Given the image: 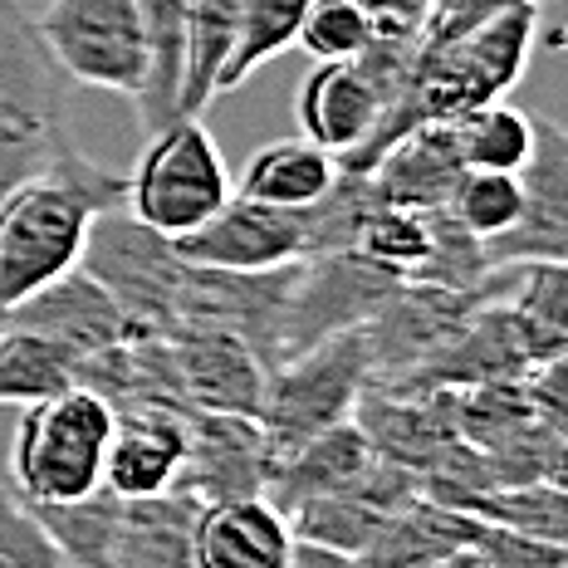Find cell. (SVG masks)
<instances>
[{
    "mask_svg": "<svg viewBox=\"0 0 568 568\" xmlns=\"http://www.w3.org/2000/svg\"><path fill=\"white\" fill-rule=\"evenodd\" d=\"M128 176L64 148L50 168L0 201V324L34 290L79 270L89 226L103 211L123 206Z\"/></svg>",
    "mask_w": 568,
    "mask_h": 568,
    "instance_id": "obj_1",
    "label": "cell"
},
{
    "mask_svg": "<svg viewBox=\"0 0 568 568\" xmlns=\"http://www.w3.org/2000/svg\"><path fill=\"white\" fill-rule=\"evenodd\" d=\"M69 79L44 50L34 16L0 0V201L50 168L69 138Z\"/></svg>",
    "mask_w": 568,
    "mask_h": 568,
    "instance_id": "obj_2",
    "label": "cell"
},
{
    "mask_svg": "<svg viewBox=\"0 0 568 568\" xmlns=\"http://www.w3.org/2000/svg\"><path fill=\"white\" fill-rule=\"evenodd\" d=\"M113 407L93 387H64L26 407L10 436V490L30 505H59L103 485Z\"/></svg>",
    "mask_w": 568,
    "mask_h": 568,
    "instance_id": "obj_3",
    "label": "cell"
},
{
    "mask_svg": "<svg viewBox=\"0 0 568 568\" xmlns=\"http://www.w3.org/2000/svg\"><path fill=\"white\" fill-rule=\"evenodd\" d=\"M123 176V211L168 241L196 231L231 196L226 158L201 118H172L168 128H158L142 148L138 168Z\"/></svg>",
    "mask_w": 568,
    "mask_h": 568,
    "instance_id": "obj_4",
    "label": "cell"
},
{
    "mask_svg": "<svg viewBox=\"0 0 568 568\" xmlns=\"http://www.w3.org/2000/svg\"><path fill=\"white\" fill-rule=\"evenodd\" d=\"M363 387H368V343L363 328L334 334L314 348L284 358L275 373L265 377V397H260V432H265L270 452L290 456L310 436L328 432L338 422H353Z\"/></svg>",
    "mask_w": 568,
    "mask_h": 568,
    "instance_id": "obj_5",
    "label": "cell"
},
{
    "mask_svg": "<svg viewBox=\"0 0 568 568\" xmlns=\"http://www.w3.org/2000/svg\"><path fill=\"white\" fill-rule=\"evenodd\" d=\"M417 44L422 40H373L363 54L318 64L304 79L300 99H294L300 133L318 148H328L334 158H348L393 109V99L407 84Z\"/></svg>",
    "mask_w": 568,
    "mask_h": 568,
    "instance_id": "obj_6",
    "label": "cell"
},
{
    "mask_svg": "<svg viewBox=\"0 0 568 568\" xmlns=\"http://www.w3.org/2000/svg\"><path fill=\"white\" fill-rule=\"evenodd\" d=\"M59 74L79 89L138 99L148 84V34L138 0H50L34 16Z\"/></svg>",
    "mask_w": 568,
    "mask_h": 568,
    "instance_id": "obj_7",
    "label": "cell"
},
{
    "mask_svg": "<svg viewBox=\"0 0 568 568\" xmlns=\"http://www.w3.org/2000/svg\"><path fill=\"white\" fill-rule=\"evenodd\" d=\"M397 290H402V280L383 275V270L353 251L300 260V275H294L284 324H280V363L334 334L363 328Z\"/></svg>",
    "mask_w": 568,
    "mask_h": 568,
    "instance_id": "obj_8",
    "label": "cell"
},
{
    "mask_svg": "<svg viewBox=\"0 0 568 568\" xmlns=\"http://www.w3.org/2000/svg\"><path fill=\"white\" fill-rule=\"evenodd\" d=\"M172 251L206 270H235V275H260V270L300 265L314 251V221L310 206H265L241 192H231L201 221L196 231L176 235Z\"/></svg>",
    "mask_w": 568,
    "mask_h": 568,
    "instance_id": "obj_9",
    "label": "cell"
},
{
    "mask_svg": "<svg viewBox=\"0 0 568 568\" xmlns=\"http://www.w3.org/2000/svg\"><path fill=\"white\" fill-rule=\"evenodd\" d=\"M275 476V452L255 417L241 412H186V456L176 490H186L196 505L265 495Z\"/></svg>",
    "mask_w": 568,
    "mask_h": 568,
    "instance_id": "obj_10",
    "label": "cell"
},
{
    "mask_svg": "<svg viewBox=\"0 0 568 568\" xmlns=\"http://www.w3.org/2000/svg\"><path fill=\"white\" fill-rule=\"evenodd\" d=\"M519 221L505 235L485 241L490 265H535L568 255V138L559 123L535 118V148L519 168Z\"/></svg>",
    "mask_w": 568,
    "mask_h": 568,
    "instance_id": "obj_11",
    "label": "cell"
},
{
    "mask_svg": "<svg viewBox=\"0 0 568 568\" xmlns=\"http://www.w3.org/2000/svg\"><path fill=\"white\" fill-rule=\"evenodd\" d=\"M168 348L192 412H241V417L260 412L270 368L241 334L221 324H172Z\"/></svg>",
    "mask_w": 568,
    "mask_h": 568,
    "instance_id": "obj_12",
    "label": "cell"
},
{
    "mask_svg": "<svg viewBox=\"0 0 568 568\" xmlns=\"http://www.w3.org/2000/svg\"><path fill=\"white\" fill-rule=\"evenodd\" d=\"M412 495H417V476H412V470L393 466V460H373L353 485L294 505L290 529L300 544H318V549L358 559V554L368 549V539L377 535V525H383L402 500H412Z\"/></svg>",
    "mask_w": 568,
    "mask_h": 568,
    "instance_id": "obj_13",
    "label": "cell"
},
{
    "mask_svg": "<svg viewBox=\"0 0 568 568\" xmlns=\"http://www.w3.org/2000/svg\"><path fill=\"white\" fill-rule=\"evenodd\" d=\"M6 324H20V328H34V334L54 338L59 348H69L79 363L113 348V343H123L128 334H138V324L123 314V304H118L84 265L59 275L54 284H44V290H34L26 304H16V310L6 314Z\"/></svg>",
    "mask_w": 568,
    "mask_h": 568,
    "instance_id": "obj_14",
    "label": "cell"
},
{
    "mask_svg": "<svg viewBox=\"0 0 568 568\" xmlns=\"http://www.w3.org/2000/svg\"><path fill=\"white\" fill-rule=\"evenodd\" d=\"M186 456V412L176 407H123L113 412L103 485L123 500L176 490Z\"/></svg>",
    "mask_w": 568,
    "mask_h": 568,
    "instance_id": "obj_15",
    "label": "cell"
},
{
    "mask_svg": "<svg viewBox=\"0 0 568 568\" xmlns=\"http://www.w3.org/2000/svg\"><path fill=\"white\" fill-rule=\"evenodd\" d=\"M290 554V515L265 495H241V500H216L196 510L192 568H284Z\"/></svg>",
    "mask_w": 568,
    "mask_h": 568,
    "instance_id": "obj_16",
    "label": "cell"
},
{
    "mask_svg": "<svg viewBox=\"0 0 568 568\" xmlns=\"http://www.w3.org/2000/svg\"><path fill=\"white\" fill-rule=\"evenodd\" d=\"M460 172V148L452 123H422L407 138H397L368 172V192L377 206H402V211H446Z\"/></svg>",
    "mask_w": 568,
    "mask_h": 568,
    "instance_id": "obj_17",
    "label": "cell"
},
{
    "mask_svg": "<svg viewBox=\"0 0 568 568\" xmlns=\"http://www.w3.org/2000/svg\"><path fill=\"white\" fill-rule=\"evenodd\" d=\"M480 539V519L466 510L432 500V495H412L402 500L393 515L377 525V535L368 539V549L358 554V568H426V564H446L470 554Z\"/></svg>",
    "mask_w": 568,
    "mask_h": 568,
    "instance_id": "obj_18",
    "label": "cell"
},
{
    "mask_svg": "<svg viewBox=\"0 0 568 568\" xmlns=\"http://www.w3.org/2000/svg\"><path fill=\"white\" fill-rule=\"evenodd\" d=\"M373 446L368 436L358 432V422H338L328 432L310 436L304 446H294L290 456L275 460V476H270L265 500H275L284 515L304 500H318V495H334L343 485H353L363 470L373 466Z\"/></svg>",
    "mask_w": 568,
    "mask_h": 568,
    "instance_id": "obj_19",
    "label": "cell"
},
{
    "mask_svg": "<svg viewBox=\"0 0 568 568\" xmlns=\"http://www.w3.org/2000/svg\"><path fill=\"white\" fill-rule=\"evenodd\" d=\"M334 182H338V158L300 133V138H280L270 148H260L241 168L235 192L251 201H265V206L300 211V206L324 201L334 192Z\"/></svg>",
    "mask_w": 568,
    "mask_h": 568,
    "instance_id": "obj_20",
    "label": "cell"
},
{
    "mask_svg": "<svg viewBox=\"0 0 568 568\" xmlns=\"http://www.w3.org/2000/svg\"><path fill=\"white\" fill-rule=\"evenodd\" d=\"M142 34H148V84L138 93L142 133L168 128L182 109V74H186V0H138Z\"/></svg>",
    "mask_w": 568,
    "mask_h": 568,
    "instance_id": "obj_21",
    "label": "cell"
},
{
    "mask_svg": "<svg viewBox=\"0 0 568 568\" xmlns=\"http://www.w3.org/2000/svg\"><path fill=\"white\" fill-rule=\"evenodd\" d=\"M40 515L44 535L54 539L64 568H113L118 549V519H123V495H113L109 485L79 495V500L59 505H30Z\"/></svg>",
    "mask_w": 568,
    "mask_h": 568,
    "instance_id": "obj_22",
    "label": "cell"
},
{
    "mask_svg": "<svg viewBox=\"0 0 568 568\" xmlns=\"http://www.w3.org/2000/svg\"><path fill=\"white\" fill-rule=\"evenodd\" d=\"M79 387V358L54 338L20 324H0V407H30Z\"/></svg>",
    "mask_w": 568,
    "mask_h": 568,
    "instance_id": "obj_23",
    "label": "cell"
},
{
    "mask_svg": "<svg viewBox=\"0 0 568 568\" xmlns=\"http://www.w3.org/2000/svg\"><path fill=\"white\" fill-rule=\"evenodd\" d=\"M353 255H363L383 275L402 284H417L432 270L436 255V211H402V206H377L358 226Z\"/></svg>",
    "mask_w": 568,
    "mask_h": 568,
    "instance_id": "obj_24",
    "label": "cell"
},
{
    "mask_svg": "<svg viewBox=\"0 0 568 568\" xmlns=\"http://www.w3.org/2000/svg\"><path fill=\"white\" fill-rule=\"evenodd\" d=\"M314 0H241V20H235L231 54L221 64L216 93L241 89L255 69H265L275 54H284L300 40V26L310 16Z\"/></svg>",
    "mask_w": 568,
    "mask_h": 568,
    "instance_id": "obj_25",
    "label": "cell"
},
{
    "mask_svg": "<svg viewBox=\"0 0 568 568\" xmlns=\"http://www.w3.org/2000/svg\"><path fill=\"white\" fill-rule=\"evenodd\" d=\"M466 515H476L490 529H510V535L529 539H568V505H564V485L559 480H525V485H485L466 505Z\"/></svg>",
    "mask_w": 568,
    "mask_h": 568,
    "instance_id": "obj_26",
    "label": "cell"
},
{
    "mask_svg": "<svg viewBox=\"0 0 568 568\" xmlns=\"http://www.w3.org/2000/svg\"><path fill=\"white\" fill-rule=\"evenodd\" d=\"M460 162L470 172H519L535 148V113H519L510 103H485V109L452 118Z\"/></svg>",
    "mask_w": 568,
    "mask_h": 568,
    "instance_id": "obj_27",
    "label": "cell"
},
{
    "mask_svg": "<svg viewBox=\"0 0 568 568\" xmlns=\"http://www.w3.org/2000/svg\"><path fill=\"white\" fill-rule=\"evenodd\" d=\"M525 192H519V172H460L452 201H446V216L456 221L466 235L476 241H495L519 221Z\"/></svg>",
    "mask_w": 568,
    "mask_h": 568,
    "instance_id": "obj_28",
    "label": "cell"
},
{
    "mask_svg": "<svg viewBox=\"0 0 568 568\" xmlns=\"http://www.w3.org/2000/svg\"><path fill=\"white\" fill-rule=\"evenodd\" d=\"M300 44L318 59V64H328V59L363 54L373 44V30L353 0H314L304 26H300Z\"/></svg>",
    "mask_w": 568,
    "mask_h": 568,
    "instance_id": "obj_29",
    "label": "cell"
},
{
    "mask_svg": "<svg viewBox=\"0 0 568 568\" xmlns=\"http://www.w3.org/2000/svg\"><path fill=\"white\" fill-rule=\"evenodd\" d=\"M0 568H64L30 500L0 485Z\"/></svg>",
    "mask_w": 568,
    "mask_h": 568,
    "instance_id": "obj_30",
    "label": "cell"
},
{
    "mask_svg": "<svg viewBox=\"0 0 568 568\" xmlns=\"http://www.w3.org/2000/svg\"><path fill=\"white\" fill-rule=\"evenodd\" d=\"M476 568H564L568 549L549 539H529V535H510V529H490L480 525V539L470 549Z\"/></svg>",
    "mask_w": 568,
    "mask_h": 568,
    "instance_id": "obj_31",
    "label": "cell"
},
{
    "mask_svg": "<svg viewBox=\"0 0 568 568\" xmlns=\"http://www.w3.org/2000/svg\"><path fill=\"white\" fill-rule=\"evenodd\" d=\"M368 20L373 40H422L432 0H353Z\"/></svg>",
    "mask_w": 568,
    "mask_h": 568,
    "instance_id": "obj_32",
    "label": "cell"
},
{
    "mask_svg": "<svg viewBox=\"0 0 568 568\" xmlns=\"http://www.w3.org/2000/svg\"><path fill=\"white\" fill-rule=\"evenodd\" d=\"M510 6H519V0H432L422 44H442V40H452V34L480 26V20L495 16V10H510Z\"/></svg>",
    "mask_w": 568,
    "mask_h": 568,
    "instance_id": "obj_33",
    "label": "cell"
},
{
    "mask_svg": "<svg viewBox=\"0 0 568 568\" xmlns=\"http://www.w3.org/2000/svg\"><path fill=\"white\" fill-rule=\"evenodd\" d=\"M284 568H358L348 554H334V549H318V544H300L294 539V554Z\"/></svg>",
    "mask_w": 568,
    "mask_h": 568,
    "instance_id": "obj_34",
    "label": "cell"
},
{
    "mask_svg": "<svg viewBox=\"0 0 568 568\" xmlns=\"http://www.w3.org/2000/svg\"><path fill=\"white\" fill-rule=\"evenodd\" d=\"M426 568H476V559H470V554H460V559H446V564H426Z\"/></svg>",
    "mask_w": 568,
    "mask_h": 568,
    "instance_id": "obj_35",
    "label": "cell"
}]
</instances>
